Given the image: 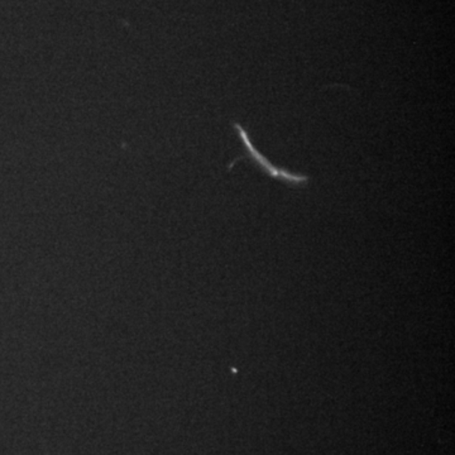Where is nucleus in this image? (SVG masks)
Instances as JSON below:
<instances>
[{"label":"nucleus","instance_id":"f257e3e1","mask_svg":"<svg viewBox=\"0 0 455 455\" xmlns=\"http://www.w3.org/2000/svg\"><path fill=\"white\" fill-rule=\"evenodd\" d=\"M235 128L236 130V133H238L239 137L243 140L245 149H247V157L252 158L254 163L259 164L260 169L265 171L268 176H271V178L283 180L284 182H287V184L290 185H302L307 184V182L309 181V179H307V176L295 175V173L289 172V171L278 170L276 167L272 166V164H269L265 157H262V155L254 148L247 132H245L239 124H235Z\"/></svg>","mask_w":455,"mask_h":455}]
</instances>
